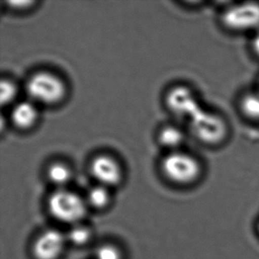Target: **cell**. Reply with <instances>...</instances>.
<instances>
[{
	"mask_svg": "<svg viewBox=\"0 0 259 259\" xmlns=\"http://www.w3.org/2000/svg\"><path fill=\"white\" fill-rule=\"evenodd\" d=\"M110 193L105 186H95L87 193L85 201L88 206L92 207L97 210H101L108 205L110 203Z\"/></svg>",
	"mask_w": 259,
	"mask_h": 259,
	"instance_id": "12",
	"label": "cell"
},
{
	"mask_svg": "<svg viewBox=\"0 0 259 259\" xmlns=\"http://www.w3.org/2000/svg\"><path fill=\"white\" fill-rule=\"evenodd\" d=\"M47 177L54 185L62 187L69 182L72 178V172L67 165L57 162L48 167Z\"/></svg>",
	"mask_w": 259,
	"mask_h": 259,
	"instance_id": "13",
	"label": "cell"
},
{
	"mask_svg": "<svg viewBox=\"0 0 259 259\" xmlns=\"http://www.w3.org/2000/svg\"><path fill=\"white\" fill-rule=\"evenodd\" d=\"M220 21L221 26L231 33L255 34L259 30V3L245 1L231 4L221 12Z\"/></svg>",
	"mask_w": 259,
	"mask_h": 259,
	"instance_id": "2",
	"label": "cell"
},
{
	"mask_svg": "<svg viewBox=\"0 0 259 259\" xmlns=\"http://www.w3.org/2000/svg\"><path fill=\"white\" fill-rule=\"evenodd\" d=\"M91 172L98 184L106 188L118 185L122 179V170L119 162L109 155H98L93 158Z\"/></svg>",
	"mask_w": 259,
	"mask_h": 259,
	"instance_id": "8",
	"label": "cell"
},
{
	"mask_svg": "<svg viewBox=\"0 0 259 259\" xmlns=\"http://www.w3.org/2000/svg\"><path fill=\"white\" fill-rule=\"evenodd\" d=\"M189 126L193 136L209 146L221 145L229 136V125L224 116L203 108L189 119Z\"/></svg>",
	"mask_w": 259,
	"mask_h": 259,
	"instance_id": "1",
	"label": "cell"
},
{
	"mask_svg": "<svg viewBox=\"0 0 259 259\" xmlns=\"http://www.w3.org/2000/svg\"><path fill=\"white\" fill-rule=\"evenodd\" d=\"M95 259H122V254L116 246L105 244L98 247Z\"/></svg>",
	"mask_w": 259,
	"mask_h": 259,
	"instance_id": "16",
	"label": "cell"
},
{
	"mask_svg": "<svg viewBox=\"0 0 259 259\" xmlns=\"http://www.w3.org/2000/svg\"><path fill=\"white\" fill-rule=\"evenodd\" d=\"M258 228H259V227H258Z\"/></svg>",
	"mask_w": 259,
	"mask_h": 259,
	"instance_id": "19",
	"label": "cell"
},
{
	"mask_svg": "<svg viewBox=\"0 0 259 259\" xmlns=\"http://www.w3.org/2000/svg\"><path fill=\"white\" fill-rule=\"evenodd\" d=\"M26 91L35 104L53 105L63 100L67 92L63 81L51 72H38L28 79Z\"/></svg>",
	"mask_w": 259,
	"mask_h": 259,
	"instance_id": "4",
	"label": "cell"
},
{
	"mask_svg": "<svg viewBox=\"0 0 259 259\" xmlns=\"http://www.w3.org/2000/svg\"><path fill=\"white\" fill-rule=\"evenodd\" d=\"M258 91H259V88H258Z\"/></svg>",
	"mask_w": 259,
	"mask_h": 259,
	"instance_id": "18",
	"label": "cell"
},
{
	"mask_svg": "<svg viewBox=\"0 0 259 259\" xmlns=\"http://www.w3.org/2000/svg\"><path fill=\"white\" fill-rule=\"evenodd\" d=\"M239 108L246 119L259 122V91H249L242 95Z\"/></svg>",
	"mask_w": 259,
	"mask_h": 259,
	"instance_id": "10",
	"label": "cell"
},
{
	"mask_svg": "<svg viewBox=\"0 0 259 259\" xmlns=\"http://www.w3.org/2000/svg\"><path fill=\"white\" fill-rule=\"evenodd\" d=\"M158 140L164 147L171 151H178L184 141V135L177 126H165L159 133Z\"/></svg>",
	"mask_w": 259,
	"mask_h": 259,
	"instance_id": "11",
	"label": "cell"
},
{
	"mask_svg": "<svg viewBox=\"0 0 259 259\" xmlns=\"http://www.w3.org/2000/svg\"><path fill=\"white\" fill-rule=\"evenodd\" d=\"M67 235L56 230L49 229L39 235L34 246L33 254L36 259H59L63 254Z\"/></svg>",
	"mask_w": 259,
	"mask_h": 259,
	"instance_id": "6",
	"label": "cell"
},
{
	"mask_svg": "<svg viewBox=\"0 0 259 259\" xmlns=\"http://www.w3.org/2000/svg\"><path fill=\"white\" fill-rule=\"evenodd\" d=\"M38 119V111L35 103L23 101L14 105L11 112V119L21 130H28L35 125Z\"/></svg>",
	"mask_w": 259,
	"mask_h": 259,
	"instance_id": "9",
	"label": "cell"
},
{
	"mask_svg": "<svg viewBox=\"0 0 259 259\" xmlns=\"http://www.w3.org/2000/svg\"><path fill=\"white\" fill-rule=\"evenodd\" d=\"M162 172L177 185H190L201 177L203 166L193 155L181 151H171L161 164Z\"/></svg>",
	"mask_w": 259,
	"mask_h": 259,
	"instance_id": "3",
	"label": "cell"
},
{
	"mask_svg": "<svg viewBox=\"0 0 259 259\" xmlns=\"http://www.w3.org/2000/svg\"><path fill=\"white\" fill-rule=\"evenodd\" d=\"M250 48H251L253 55L256 59L259 60V30L255 34H253L251 42H250Z\"/></svg>",
	"mask_w": 259,
	"mask_h": 259,
	"instance_id": "17",
	"label": "cell"
},
{
	"mask_svg": "<svg viewBox=\"0 0 259 259\" xmlns=\"http://www.w3.org/2000/svg\"><path fill=\"white\" fill-rule=\"evenodd\" d=\"M18 90L14 82L7 80H3L0 85V99L1 105H9L16 98Z\"/></svg>",
	"mask_w": 259,
	"mask_h": 259,
	"instance_id": "15",
	"label": "cell"
},
{
	"mask_svg": "<svg viewBox=\"0 0 259 259\" xmlns=\"http://www.w3.org/2000/svg\"><path fill=\"white\" fill-rule=\"evenodd\" d=\"M66 235L67 242L73 243L74 245L82 246L90 242L92 234L90 228L78 223L73 225Z\"/></svg>",
	"mask_w": 259,
	"mask_h": 259,
	"instance_id": "14",
	"label": "cell"
},
{
	"mask_svg": "<svg viewBox=\"0 0 259 259\" xmlns=\"http://www.w3.org/2000/svg\"><path fill=\"white\" fill-rule=\"evenodd\" d=\"M166 103L175 114L189 120L202 109L196 94L184 86H179L169 91Z\"/></svg>",
	"mask_w": 259,
	"mask_h": 259,
	"instance_id": "7",
	"label": "cell"
},
{
	"mask_svg": "<svg viewBox=\"0 0 259 259\" xmlns=\"http://www.w3.org/2000/svg\"><path fill=\"white\" fill-rule=\"evenodd\" d=\"M48 208L57 221L75 225L85 217L88 205L85 198L76 193L60 189L50 196Z\"/></svg>",
	"mask_w": 259,
	"mask_h": 259,
	"instance_id": "5",
	"label": "cell"
}]
</instances>
